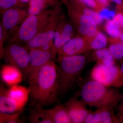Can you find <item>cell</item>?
Segmentation results:
<instances>
[{"mask_svg":"<svg viewBox=\"0 0 123 123\" xmlns=\"http://www.w3.org/2000/svg\"><path fill=\"white\" fill-rule=\"evenodd\" d=\"M57 67L55 61H50L28 80L30 97L35 107L50 105L57 101Z\"/></svg>","mask_w":123,"mask_h":123,"instance_id":"6da1fadb","label":"cell"},{"mask_svg":"<svg viewBox=\"0 0 123 123\" xmlns=\"http://www.w3.org/2000/svg\"><path fill=\"white\" fill-rule=\"evenodd\" d=\"M81 100L86 105L98 108H115L123 98L117 88L104 85L94 80H89L82 86Z\"/></svg>","mask_w":123,"mask_h":123,"instance_id":"7a4b0ae2","label":"cell"},{"mask_svg":"<svg viewBox=\"0 0 123 123\" xmlns=\"http://www.w3.org/2000/svg\"><path fill=\"white\" fill-rule=\"evenodd\" d=\"M57 86L59 96L66 94L81 81L88 59L83 55L58 56Z\"/></svg>","mask_w":123,"mask_h":123,"instance_id":"3957f363","label":"cell"},{"mask_svg":"<svg viewBox=\"0 0 123 123\" xmlns=\"http://www.w3.org/2000/svg\"><path fill=\"white\" fill-rule=\"evenodd\" d=\"M55 8L29 15L17 31L9 38L7 44L16 42L24 43L35 37L48 25Z\"/></svg>","mask_w":123,"mask_h":123,"instance_id":"277c9868","label":"cell"},{"mask_svg":"<svg viewBox=\"0 0 123 123\" xmlns=\"http://www.w3.org/2000/svg\"><path fill=\"white\" fill-rule=\"evenodd\" d=\"M30 50L25 44L13 42L7 44L1 59L6 63L14 65L22 71L24 78H26L29 71Z\"/></svg>","mask_w":123,"mask_h":123,"instance_id":"5b68a950","label":"cell"},{"mask_svg":"<svg viewBox=\"0 0 123 123\" xmlns=\"http://www.w3.org/2000/svg\"><path fill=\"white\" fill-rule=\"evenodd\" d=\"M66 4L69 20L80 36L89 43L99 31L98 25L91 18L77 10L70 3Z\"/></svg>","mask_w":123,"mask_h":123,"instance_id":"8992f818","label":"cell"},{"mask_svg":"<svg viewBox=\"0 0 123 123\" xmlns=\"http://www.w3.org/2000/svg\"><path fill=\"white\" fill-rule=\"evenodd\" d=\"M91 77L93 80L106 86L117 88L123 86L120 68L115 64H97L91 70Z\"/></svg>","mask_w":123,"mask_h":123,"instance_id":"52a82bcc","label":"cell"},{"mask_svg":"<svg viewBox=\"0 0 123 123\" xmlns=\"http://www.w3.org/2000/svg\"><path fill=\"white\" fill-rule=\"evenodd\" d=\"M1 15L0 25L2 26L7 43L29 16V13L27 10L17 7L9 9Z\"/></svg>","mask_w":123,"mask_h":123,"instance_id":"ba28073f","label":"cell"},{"mask_svg":"<svg viewBox=\"0 0 123 123\" xmlns=\"http://www.w3.org/2000/svg\"><path fill=\"white\" fill-rule=\"evenodd\" d=\"M63 12L60 6L55 8L48 25L43 31L29 42L24 43L29 50L38 49L44 43L53 40L57 23Z\"/></svg>","mask_w":123,"mask_h":123,"instance_id":"9c48e42d","label":"cell"},{"mask_svg":"<svg viewBox=\"0 0 123 123\" xmlns=\"http://www.w3.org/2000/svg\"><path fill=\"white\" fill-rule=\"evenodd\" d=\"M30 61L29 71L26 79L29 80L40 69L52 61H55L57 55V49L43 51L35 49L29 51Z\"/></svg>","mask_w":123,"mask_h":123,"instance_id":"30bf717a","label":"cell"},{"mask_svg":"<svg viewBox=\"0 0 123 123\" xmlns=\"http://www.w3.org/2000/svg\"><path fill=\"white\" fill-rule=\"evenodd\" d=\"M75 29L70 20H68L64 14H63L57 23L53 38L57 50L76 35Z\"/></svg>","mask_w":123,"mask_h":123,"instance_id":"8fae6325","label":"cell"},{"mask_svg":"<svg viewBox=\"0 0 123 123\" xmlns=\"http://www.w3.org/2000/svg\"><path fill=\"white\" fill-rule=\"evenodd\" d=\"M89 43L81 36L76 35L57 50V55L71 56L89 53Z\"/></svg>","mask_w":123,"mask_h":123,"instance_id":"7c38bea8","label":"cell"},{"mask_svg":"<svg viewBox=\"0 0 123 123\" xmlns=\"http://www.w3.org/2000/svg\"><path fill=\"white\" fill-rule=\"evenodd\" d=\"M72 123H85L86 118L89 112V110L81 100L78 99V95L69 99L64 104Z\"/></svg>","mask_w":123,"mask_h":123,"instance_id":"4fadbf2b","label":"cell"},{"mask_svg":"<svg viewBox=\"0 0 123 123\" xmlns=\"http://www.w3.org/2000/svg\"><path fill=\"white\" fill-rule=\"evenodd\" d=\"M114 108L104 107L90 111L84 123H119L118 117L115 115Z\"/></svg>","mask_w":123,"mask_h":123,"instance_id":"5bb4252c","label":"cell"},{"mask_svg":"<svg viewBox=\"0 0 123 123\" xmlns=\"http://www.w3.org/2000/svg\"><path fill=\"white\" fill-rule=\"evenodd\" d=\"M0 75L5 84L10 86L18 85L22 81L24 77L23 73L20 69L14 65L7 63L1 67Z\"/></svg>","mask_w":123,"mask_h":123,"instance_id":"9a60e30c","label":"cell"},{"mask_svg":"<svg viewBox=\"0 0 123 123\" xmlns=\"http://www.w3.org/2000/svg\"><path fill=\"white\" fill-rule=\"evenodd\" d=\"M24 107L9 97L6 89L1 86L0 89V112L7 114H14L21 111Z\"/></svg>","mask_w":123,"mask_h":123,"instance_id":"2e32d148","label":"cell"},{"mask_svg":"<svg viewBox=\"0 0 123 123\" xmlns=\"http://www.w3.org/2000/svg\"><path fill=\"white\" fill-rule=\"evenodd\" d=\"M29 15L37 14L43 11L60 6L58 0H30L28 2Z\"/></svg>","mask_w":123,"mask_h":123,"instance_id":"e0dca14e","label":"cell"},{"mask_svg":"<svg viewBox=\"0 0 123 123\" xmlns=\"http://www.w3.org/2000/svg\"><path fill=\"white\" fill-rule=\"evenodd\" d=\"M6 92L9 97L24 107L30 96L29 88L18 85L11 86L8 89H6Z\"/></svg>","mask_w":123,"mask_h":123,"instance_id":"ac0fdd59","label":"cell"},{"mask_svg":"<svg viewBox=\"0 0 123 123\" xmlns=\"http://www.w3.org/2000/svg\"><path fill=\"white\" fill-rule=\"evenodd\" d=\"M44 110L53 123H72L64 105L57 104L53 108Z\"/></svg>","mask_w":123,"mask_h":123,"instance_id":"d6986e66","label":"cell"},{"mask_svg":"<svg viewBox=\"0 0 123 123\" xmlns=\"http://www.w3.org/2000/svg\"><path fill=\"white\" fill-rule=\"evenodd\" d=\"M91 61H94L97 64L111 66L115 64V59L108 49L105 48L95 50L92 53L90 58Z\"/></svg>","mask_w":123,"mask_h":123,"instance_id":"ffe728a7","label":"cell"},{"mask_svg":"<svg viewBox=\"0 0 123 123\" xmlns=\"http://www.w3.org/2000/svg\"><path fill=\"white\" fill-rule=\"evenodd\" d=\"M70 3L77 10L91 18L97 25H99L103 22V19L97 11L76 0H71Z\"/></svg>","mask_w":123,"mask_h":123,"instance_id":"44dd1931","label":"cell"},{"mask_svg":"<svg viewBox=\"0 0 123 123\" xmlns=\"http://www.w3.org/2000/svg\"><path fill=\"white\" fill-rule=\"evenodd\" d=\"M29 120L31 123H53L45 110L42 108L35 107L34 110H31Z\"/></svg>","mask_w":123,"mask_h":123,"instance_id":"7402d4cb","label":"cell"},{"mask_svg":"<svg viewBox=\"0 0 123 123\" xmlns=\"http://www.w3.org/2000/svg\"><path fill=\"white\" fill-rule=\"evenodd\" d=\"M108 50L115 60H120L123 58V43L120 38L110 40Z\"/></svg>","mask_w":123,"mask_h":123,"instance_id":"603a6c76","label":"cell"},{"mask_svg":"<svg viewBox=\"0 0 123 123\" xmlns=\"http://www.w3.org/2000/svg\"><path fill=\"white\" fill-rule=\"evenodd\" d=\"M106 36L100 31L89 43L91 50H98L105 48L108 42Z\"/></svg>","mask_w":123,"mask_h":123,"instance_id":"cb8c5ba5","label":"cell"},{"mask_svg":"<svg viewBox=\"0 0 123 123\" xmlns=\"http://www.w3.org/2000/svg\"><path fill=\"white\" fill-rule=\"evenodd\" d=\"M25 5L19 0H0V12L2 14L7 10L14 7L24 8Z\"/></svg>","mask_w":123,"mask_h":123,"instance_id":"d4e9b609","label":"cell"},{"mask_svg":"<svg viewBox=\"0 0 123 123\" xmlns=\"http://www.w3.org/2000/svg\"><path fill=\"white\" fill-rule=\"evenodd\" d=\"M18 112L14 114L0 112V123H22Z\"/></svg>","mask_w":123,"mask_h":123,"instance_id":"484cf974","label":"cell"},{"mask_svg":"<svg viewBox=\"0 0 123 123\" xmlns=\"http://www.w3.org/2000/svg\"><path fill=\"white\" fill-rule=\"evenodd\" d=\"M79 1L86 6L92 9L95 11L99 12L101 10L104 8L95 0H76Z\"/></svg>","mask_w":123,"mask_h":123,"instance_id":"4316f807","label":"cell"},{"mask_svg":"<svg viewBox=\"0 0 123 123\" xmlns=\"http://www.w3.org/2000/svg\"><path fill=\"white\" fill-rule=\"evenodd\" d=\"M104 29L106 32L114 38H120L123 31L121 29L111 26L107 23L104 26Z\"/></svg>","mask_w":123,"mask_h":123,"instance_id":"83f0119b","label":"cell"},{"mask_svg":"<svg viewBox=\"0 0 123 123\" xmlns=\"http://www.w3.org/2000/svg\"><path fill=\"white\" fill-rule=\"evenodd\" d=\"M98 13L103 20L107 21L112 20L116 15L114 11L110 10L106 8H103Z\"/></svg>","mask_w":123,"mask_h":123,"instance_id":"f1b7e54d","label":"cell"},{"mask_svg":"<svg viewBox=\"0 0 123 123\" xmlns=\"http://www.w3.org/2000/svg\"><path fill=\"white\" fill-rule=\"evenodd\" d=\"M5 43H6L5 38L2 26L0 25V60L2 58V55L4 51Z\"/></svg>","mask_w":123,"mask_h":123,"instance_id":"f546056e","label":"cell"},{"mask_svg":"<svg viewBox=\"0 0 123 123\" xmlns=\"http://www.w3.org/2000/svg\"><path fill=\"white\" fill-rule=\"evenodd\" d=\"M37 49L43 51H50L56 49L54 44L53 40L49 41L44 43Z\"/></svg>","mask_w":123,"mask_h":123,"instance_id":"4dcf8cb0","label":"cell"},{"mask_svg":"<svg viewBox=\"0 0 123 123\" xmlns=\"http://www.w3.org/2000/svg\"><path fill=\"white\" fill-rule=\"evenodd\" d=\"M99 4L104 7H106L109 6L110 5L109 1L108 0H95Z\"/></svg>","mask_w":123,"mask_h":123,"instance_id":"1f68e13d","label":"cell"},{"mask_svg":"<svg viewBox=\"0 0 123 123\" xmlns=\"http://www.w3.org/2000/svg\"><path fill=\"white\" fill-rule=\"evenodd\" d=\"M109 1H113L116 4L117 8L118 10L123 5V0H108Z\"/></svg>","mask_w":123,"mask_h":123,"instance_id":"d6a6232c","label":"cell"},{"mask_svg":"<svg viewBox=\"0 0 123 123\" xmlns=\"http://www.w3.org/2000/svg\"><path fill=\"white\" fill-rule=\"evenodd\" d=\"M120 102L118 107V115L117 116L123 112V98Z\"/></svg>","mask_w":123,"mask_h":123,"instance_id":"836d02e7","label":"cell"},{"mask_svg":"<svg viewBox=\"0 0 123 123\" xmlns=\"http://www.w3.org/2000/svg\"><path fill=\"white\" fill-rule=\"evenodd\" d=\"M119 123H123V112L118 116Z\"/></svg>","mask_w":123,"mask_h":123,"instance_id":"e575fe53","label":"cell"},{"mask_svg":"<svg viewBox=\"0 0 123 123\" xmlns=\"http://www.w3.org/2000/svg\"><path fill=\"white\" fill-rule=\"evenodd\" d=\"M120 25L121 30L123 31V14L120 21Z\"/></svg>","mask_w":123,"mask_h":123,"instance_id":"d590c367","label":"cell"},{"mask_svg":"<svg viewBox=\"0 0 123 123\" xmlns=\"http://www.w3.org/2000/svg\"><path fill=\"white\" fill-rule=\"evenodd\" d=\"M30 0H19L20 2L24 5L26 3H28Z\"/></svg>","mask_w":123,"mask_h":123,"instance_id":"8d00e7d4","label":"cell"},{"mask_svg":"<svg viewBox=\"0 0 123 123\" xmlns=\"http://www.w3.org/2000/svg\"><path fill=\"white\" fill-rule=\"evenodd\" d=\"M120 68V72H121V75H122V76L123 78V63L121 65V67Z\"/></svg>","mask_w":123,"mask_h":123,"instance_id":"74e56055","label":"cell"},{"mask_svg":"<svg viewBox=\"0 0 123 123\" xmlns=\"http://www.w3.org/2000/svg\"><path fill=\"white\" fill-rule=\"evenodd\" d=\"M120 40H121V42H123V31L122 34H121V36H120Z\"/></svg>","mask_w":123,"mask_h":123,"instance_id":"f35d334b","label":"cell"},{"mask_svg":"<svg viewBox=\"0 0 123 123\" xmlns=\"http://www.w3.org/2000/svg\"><path fill=\"white\" fill-rule=\"evenodd\" d=\"M118 11H122L123 12V5L122 6V7H121V8H120V9L118 10Z\"/></svg>","mask_w":123,"mask_h":123,"instance_id":"ab89813d","label":"cell"}]
</instances>
